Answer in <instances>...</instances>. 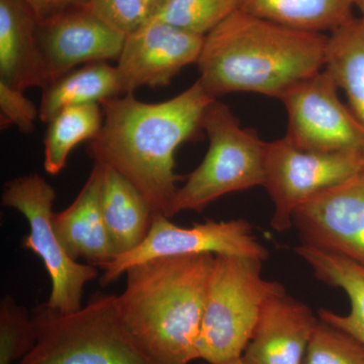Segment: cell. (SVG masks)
Returning <instances> with one entry per match:
<instances>
[{
  "label": "cell",
  "instance_id": "6da1fadb",
  "mask_svg": "<svg viewBox=\"0 0 364 364\" xmlns=\"http://www.w3.org/2000/svg\"><path fill=\"white\" fill-rule=\"evenodd\" d=\"M214 100L196 80L165 102L149 104L134 95L104 100V124L88 154L128 179L153 212L164 215L181 179L176 151L202 130L203 112Z\"/></svg>",
  "mask_w": 364,
  "mask_h": 364
},
{
  "label": "cell",
  "instance_id": "7a4b0ae2",
  "mask_svg": "<svg viewBox=\"0 0 364 364\" xmlns=\"http://www.w3.org/2000/svg\"><path fill=\"white\" fill-rule=\"evenodd\" d=\"M328 36L234 11L205 36L198 81L210 97L253 92L280 98L323 70Z\"/></svg>",
  "mask_w": 364,
  "mask_h": 364
},
{
  "label": "cell",
  "instance_id": "3957f363",
  "mask_svg": "<svg viewBox=\"0 0 364 364\" xmlns=\"http://www.w3.org/2000/svg\"><path fill=\"white\" fill-rule=\"evenodd\" d=\"M215 255L162 257L127 270L116 296L119 320L136 344L158 364L198 358L208 282Z\"/></svg>",
  "mask_w": 364,
  "mask_h": 364
},
{
  "label": "cell",
  "instance_id": "277c9868",
  "mask_svg": "<svg viewBox=\"0 0 364 364\" xmlns=\"http://www.w3.org/2000/svg\"><path fill=\"white\" fill-rule=\"evenodd\" d=\"M32 315L37 340L16 364H158L124 329L112 294H97L76 312L45 304Z\"/></svg>",
  "mask_w": 364,
  "mask_h": 364
},
{
  "label": "cell",
  "instance_id": "5b68a950",
  "mask_svg": "<svg viewBox=\"0 0 364 364\" xmlns=\"http://www.w3.org/2000/svg\"><path fill=\"white\" fill-rule=\"evenodd\" d=\"M263 261L215 255L198 342V358L222 363L243 355L263 306L282 284L262 277Z\"/></svg>",
  "mask_w": 364,
  "mask_h": 364
},
{
  "label": "cell",
  "instance_id": "8992f818",
  "mask_svg": "<svg viewBox=\"0 0 364 364\" xmlns=\"http://www.w3.org/2000/svg\"><path fill=\"white\" fill-rule=\"evenodd\" d=\"M202 130L208 138L207 153L177 189L164 214L169 219L186 210L202 212L222 196L263 186L267 142L243 128L227 105L214 100L208 105Z\"/></svg>",
  "mask_w": 364,
  "mask_h": 364
},
{
  "label": "cell",
  "instance_id": "52a82bcc",
  "mask_svg": "<svg viewBox=\"0 0 364 364\" xmlns=\"http://www.w3.org/2000/svg\"><path fill=\"white\" fill-rule=\"evenodd\" d=\"M56 191L39 173L16 177L4 184V207L14 208L26 218L30 233L23 247L35 253L44 263L51 279V294L46 305L61 314L82 308L86 284L97 277V267L72 259L53 227V205Z\"/></svg>",
  "mask_w": 364,
  "mask_h": 364
},
{
  "label": "cell",
  "instance_id": "ba28073f",
  "mask_svg": "<svg viewBox=\"0 0 364 364\" xmlns=\"http://www.w3.org/2000/svg\"><path fill=\"white\" fill-rule=\"evenodd\" d=\"M363 164L364 154L299 149L286 136L265 144L262 186L274 207L273 229L293 228L294 212L301 205L354 176Z\"/></svg>",
  "mask_w": 364,
  "mask_h": 364
},
{
  "label": "cell",
  "instance_id": "9c48e42d",
  "mask_svg": "<svg viewBox=\"0 0 364 364\" xmlns=\"http://www.w3.org/2000/svg\"><path fill=\"white\" fill-rule=\"evenodd\" d=\"M227 254L246 256L264 262L268 250L253 233L250 223L244 219L207 221L191 227H181L161 213H154L147 236L136 248L116 256L102 268V287L119 279L131 267L162 257Z\"/></svg>",
  "mask_w": 364,
  "mask_h": 364
},
{
  "label": "cell",
  "instance_id": "30bf717a",
  "mask_svg": "<svg viewBox=\"0 0 364 364\" xmlns=\"http://www.w3.org/2000/svg\"><path fill=\"white\" fill-rule=\"evenodd\" d=\"M339 87L325 69L280 97L287 114L284 136L299 149L364 154V126L340 100Z\"/></svg>",
  "mask_w": 364,
  "mask_h": 364
},
{
  "label": "cell",
  "instance_id": "8fae6325",
  "mask_svg": "<svg viewBox=\"0 0 364 364\" xmlns=\"http://www.w3.org/2000/svg\"><path fill=\"white\" fill-rule=\"evenodd\" d=\"M293 227L303 245L364 267V164L354 176L301 205Z\"/></svg>",
  "mask_w": 364,
  "mask_h": 364
},
{
  "label": "cell",
  "instance_id": "7c38bea8",
  "mask_svg": "<svg viewBox=\"0 0 364 364\" xmlns=\"http://www.w3.org/2000/svg\"><path fill=\"white\" fill-rule=\"evenodd\" d=\"M205 36L150 20L127 36L117 69L124 95L169 85L184 67L196 64Z\"/></svg>",
  "mask_w": 364,
  "mask_h": 364
},
{
  "label": "cell",
  "instance_id": "4fadbf2b",
  "mask_svg": "<svg viewBox=\"0 0 364 364\" xmlns=\"http://www.w3.org/2000/svg\"><path fill=\"white\" fill-rule=\"evenodd\" d=\"M37 33L49 83L85 64L117 61L127 37L85 6L41 21Z\"/></svg>",
  "mask_w": 364,
  "mask_h": 364
},
{
  "label": "cell",
  "instance_id": "5bb4252c",
  "mask_svg": "<svg viewBox=\"0 0 364 364\" xmlns=\"http://www.w3.org/2000/svg\"><path fill=\"white\" fill-rule=\"evenodd\" d=\"M318 322L312 309L287 294L270 296L242 355L245 364H304Z\"/></svg>",
  "mask_w": 364,
  "mask_h": 364
},
{
  "label": "cell",
  "instance_id": "9a60e30c",
  "mask_svg": "<svg viewBox=\"0 0 364 364\" xmlns=\"http://www.w3.org/2000/svg\"><path fill=\"white\" fill-rule=\"evenodd\" d=\"M104 168L95 163L74 202L53 215V227L72 259L102 268L117 256L102 214Z\"/></svg>",
  "mask_w": 364,
  "mask_h": 364
},
{
  "label": "cell",
  "instance_id": "2e32d148",
  "mask_svg": "<svg viewBox=\"0 0 364 364\" xmlns=\"http://www.w3.org/2000/svg\"><path fill=\"white\" fill-rule=\"evenodd\" d=\"M38 21L25 0H0V81L25 91L49 85Z\"/></svg>",
  "mask_w": 364,
  "mask_h": 364
},
{
  "label": "cell",
  "instance_id": "e0dca14e",
  "mask_svg": "<svg viewBox=\"0 0 364 364\" xmlns=\"http://www.w3.org/2000/svg\"><path fill=\"white\" fill-rule=\"evenodd\" d=\"M104 168L102 214L117 256L136 248L147 236L153 212L145 198L128 179Z\"/></svg>",
  "mask_w": 364,
  "mask_h": 364
},
{
  "label": "cell",
  "instance_id": "ac0fdd59",
  "mask_svg": "<svg viewBox=\"0 0 364 364\" xmlns=\"http://www.w3.org/2000/svg\"><path fill=\"white\" fill-rule=\"evenodd\" d=\"M296 253L312 268L318 280L342 289L348 296L350 310L345 315L321 309L318 318L364 344V267L335 254L301 245Z\"/></svg>",
  "mask_w": 364,
  "mask_h": 364
},
{
  "label": "cell",
  "instance_id": "d6986e66",
  "mask_svg": "<svg viewBox=\"0 0 364 364\" xmlns=\"http://www.w3.org/2000/svg\"><path fill=\"white\" fill-rule=\"evenodd\" d=\"M124 95L117 66L107 62H93L72 69L51 81L43 90L40 121L48 124L66 107L102 104L104 100Z\"/></svg>",
  "mask_w": 364,
  "mask_h": 364
},
{
  "label": "cell",
  "instance_id": "ffe728a7",
  "mask_svg": "<svg viewBox=\"0 0 364 364\" xmlns=\"http://www.w3.org/2000/svg\"><path fill=\"white\" fill-rule=\"evenodd\" d=\"M355 0H240L238 11L306 32L332 33L354 18Z\"/></svg>",
  "mask_w": 364,
  "mask_h": 364
},
{
  "label": "cell",
  "instance_id": "44dd1931",
  "mask_svg": "<svg viewBox=\"0 0 364 364\" xmlns=\"http://www.w3.org/2000/svg\"><path fill=\"white\" fill-rule=\"evenodd\" d=\"M324 69L364 126V16H354L329 33Z\"/></svg>",
  "mask_w": 364,
  "mask_h": 364
},
{
  "label": "cell",
  "instance_id": "7402d4cb",
  "mask_svg": "<svg viewBox=\"0 0 364 364\" xmlns=\"http://www.w3.org/2000/svg\"><path fill=\"white\" fill-rule=\"evenodd\" d=\"M104 119L102 105L97 102L66 107L53 117L44 138L46 172L60 173L76 146L97 138Z\"/></svg>",
  "mask_w": 364,
  "mask_h": 364
},
{
  "label": "cell",
  "instance_id": "603a6c76",
  "mask_svg": "<svg viewBox=\"0 0 364 364\" xmlns=\"http://www.w3.org/2000/svg\"><path fill=\"white\" fill-rule=\"evenodd\" d=\"M240 0H171L150 20H157L181 30L205 36L238 11Z\"/></svg>",
  "mask_w": 364,
  "mask_h": 364
},
{
  "label": "cell",
  "instance_id": "cb8c5ba5",
  "mask_svg": "<svg viewBox=\"0 0 364 364\" xmlns=\"http://www.w3.org/2000/svg\"><path fill=\"white\" fill-rule=\"evenodd\" d=\"M37 332L33 315L6 296L0 301V364H16L36 343Z\"/></svg>",
  "mask_w": 364,
  "mask_h": 364
},
{
  "label": "cell",
  "instance_id": "d4e9b609",
  "mask_svg": "<svg viewBox=\"0 0 364 364\" xmlns=\"http://www.w3.org/2000/svg\"><path fill=\"white\" fill-rule=\"evenodd\" d=\"M304 364H364V344L318 318Z\"/></svg>",
  "mask_w": 364,
  "mask_h": 364
},
{
  "label": "cell",
  "instance_id": "484cf974",
  "mask_svg": "<svg viewBox=\"0 0 364 364\" xmlns=\"http://www.w3.org/2000/svg\"><path fill=\"white\" fill-rule=\"evenodd\" d=\"M85 6L107 26L126 36L151 18L144 0H85Z\"/></svg>",
  "mask_w": 364,
  "mask_h": 364
},
{
  "label": "cell",
  "instance_id": "4316f807",
  "mask_svg": "<svg viewBox=\"0 0 364 364\" xmlns=\"http://www.w3.org/2000/svg\"><path fill=\"white\" fill-rule=\"evenodd\" d=\"M40 119V109L25 95V91L11 87L0 81V128L6 130L16 126L23 134L35 130Z\"/></svg>",
  "mask_w": 364,
  "mask_h": 364
},
{
  "label": "cell",
  "instance_id": "83f0119b",
  "mask_svg": "<svg viewBox=\"0 0 364 364\" xmlns=\"http://www.w3.org/2000/svg\"><path fill=\"white\" fill-rule=\"evenodd\" d=\"M25 2L32 9L39 23L85 4V0H25Z\"/></svg>",
  "mask_w": 364,
  "mask_h": 364
},
{
  "label": "cell",
  "instance_id": "f1b7e54d",
  "mask_svg": "<svg viewBox=\"0 0 364 364\" xmlns=\"http://www.w3.org/2000/svg\"><path fill=\"white\" fill-rule=\"evenodd\" d=\"M148 11H149L151 18L155 14L159 13L160 11L167 6L171 0H144Z\"/></svg>",
  "mask_w": 364,
  "mask_h": 364
},
{
  "label": "cell",
  "instance_id": "f546056e",
  "mask_svg": "<svg viewBox=\"0 0 364 364\" xmlns=\"http://www.w3.org/2000/svg\"><path fill=\"white\" fill-rule=\"evenodd\" d=\"M355 9H358L361 16H364V0H355Z\"/></svg>",
  "mask_w": 364,
  "mask_h": 364
},
{
  "label": "cell",
  "instance_id": "4dcf8cb0",
  "mask_svg": "<svg viewBox=\"0 0 364 364\" xmlns=\"http://www.w3.org/2000/svg\"><path fill=\"white\" fill-rule=\"evenodd\" d=\"M205 364H214V363H205ZM215 364H245V363H244V361L242 360V358H239V359H235V360L227 361V363H215Z\"/></svg>",
  "mask_w": 364,
  "mask_h": 364
}]
</instances>
